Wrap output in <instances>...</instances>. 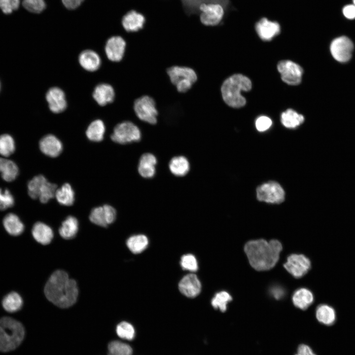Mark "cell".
Listing matches in <instances>:
<instances>
[{
    "mask_svg": "<svg viewBox=\"0 0 355 355\" xmlns=\"http://www.w3.org/2000/svg\"><path fill=\"white\" fill-rule=\"evenodd\" d=\"M354 5H355V0H353Z\"/></svg>",
    "mask_w": 355,
    "mask_h": 355,
    "instance_id": "cell-49",
    "label": "cell"
},
{
    "mask_svg": "<svg viewBox=\"0 0 355 355\" xmlns=\"http://www.w3.org/2000/svg\"><path fill=\"white\" fill-rule=\"evenodd\" d=\"M353 49L352 41L345 36L334 39L330 45V51L332 56L340 62L348 61L352 57Z\"/></svg>",
    "mask_w": 355,
    "mask_h": 355,
    "instance_id": "cell-13",
    "label": "cell"
},
{
    "mask_svg": "<svg viewBox=\"0 0 355 355\" xmlns=\"http://www.w3.org/2000/svg\"><path fill=\"white\" fill-rule=\"evenodd\" d=\"M28 193L33 199H38L42 203H46L55 197L57 186L51 183L42 175L33 178L28 184Z\"/></svg>",
    "mask_w": 355,
    "mask_h": 355,
    "instance_id": "cell-8",
    "label": "cell"
},
{
    "mask_svg": "<svg viewBox=\"0 0 355 355\" xmlns=\"http://www.w3.org/2000/svg\"><path fill=\"white\" fill-rule=\"evenodd\" d=\"M232 300V297L228 292L222 291L215 294L211 301V304L214 308L224 312L226 311L227 304Z\"/></svg>",
    "mask_w": 355,
    "mask_h": 355,
    "instance_id": "cell-37",
    "label": "cell"
},
{
    "mask_svg": "<svg viewBox=\"0 0 355 355\" xmlns=\"http://www.w3.org/2000/svg\"><path fill=\"white\" fill-rule=\"evenodd\" d=\"M148 244L147 238L142 234L132 236L126 242L127 247L134 253H139L143 251L146 248Z\"/></svg>",
    "mask_w": 355,
    "mask_h": 355,
    "instance_id": "cell-35",
    "label": "cell"
},
{
    "mask_svg": "<svg viewBox=\"0 0 355 355\" xmlns=\"http://www.w3.org/2000/svg\"><path fill=\"white\" fill-rule=\"evenodd\" d=\"M55 197L59 204L67 206H71L74 201V192L71 185L66 183L57 189Z\"/></svg>",
    "mask_w": 355,
    "mask_h": 355,
    "instance_id": "cell-32",
    "label": "cell"
},
{
    "mask_svg": "<svg viewBox=\"0 0 355 355\" xmlns=\"http://www.w3.org/2000/svg\"><path fill=\"white\" fill-rule=\"evenodd\" d=\"M316 316L320 322L326 325L333 324L336 320L334 309L326 304H321L318 306L316 311Z\"/></svg>",
    "mask_w": 355,
    "mask_h": 355,
    "instance_id": "cell-31",
    "label": "cell"
},
{
    "mask_svg": "<svg viewBox=\"0 0 355 355\" xmlns=\"http://www.w3.org/2000/svg\"><path fill=\"white\" fill-rule=\"evenodd\" d=\"M13 197L7 189L0 188V210H4L13 206Z\"/></svg>",
    "mask_w": 355,
    "mask_h": 355,
    "instance_id": "cell-42",
    "label": "cell"
},
{
    "mask_svg": "<svg viewBox=\"0 0 355 355\" xmlns=\"http://www.w3.org/2000/svg\"><path fill=\"white\" fill-rule=\"evenodd\" d=\"M292 300L296 307L305 310L313 303L314 295L308 289L300 288L293 293Z\"/></svg>",
    "mask_w": 355,
    "mask_h": 355,
    "instance_id": "cell-25",
    "label": "cell"
},
{
    "mask_svg": "<svg viewBox=\"0 0 355 355\" xmlns=\"http://www.w3.org/2000/svg\"><path fill=\"white\" fill-rule=\"evenodd\" d=\"M145 21L143 15L135 10H131L123 17L122 25L127 32H137L143 28Z\"/></svg>",
    "mask_w": 355,
    "mask_h": 355,
    "instance_id": "cell-20",
    "label": "cell"
},
{
    "mask_svg": "<svg viewBox=\"0 0 355 355\" xmlns=\"http://www.w3.org/2000/svg\"><path fill=\"white\" fill-rule=\"evenodd\" d=\"M64 6L69 9H74L78 7L83 0H62Z\"/></svg>",
    "mask_w": 355,
    "mask_h": 355,
    "instance_id": "cell-47",
    "label": "cell"
},
{
    "mask_svg": "<svg viewBox=\"0 0 355 355\" xmlns=\"http://www.w3.org/2000/svg\"><path fill=\"white\" fill-rule=\"evenodd\" d=\"M281 122L288 128H294L301 124L304 121L302 114H298L292 109H288L281 114Z\"/></svg>",
    "mask_w": 355,
    "mask_h": 355,
    "instance_id": "cell-34",
    "label": "cell"
},
{
    "mask_svg": "<svg viewBox=\"0 0 355 355\" xmlns=\"http://www.w3.org/2000/svg\"><path fill=\"white\" fill-rule=\"evenodd\" d=\"M255 29L259 37L264 41H270L281 33V26L276 21L266 17L260 18L255 24Z\"/></svg>",
    "mask_w": 355,
    "mask_h": 355,
    "instance_id": "cell-16",
    "label": "cell"
},
{
    "mask_svg": "<svg viewBox=\"0 0 355 355\" xmlns=\"http://www.w3.org/2000/svg\"><path fill=\"white\" fill-rule=\"evenodd\" d=\"M141 138L140 128L136 124L129 120L117 124L111 135V139L113 142L122 144L137 142Z\"/></svg>",
    "mask_w": 355,
    "mask_h": 355,
    "instance_id": "cell-9",
    "label": "cell"
},
{
    "mask_svg": "<svg viewBox=\"0 0 355 355\" xmlns=\"http://www.w3.org/2000/svg\"><path fill=\"white\" fill-rule=\"evenodd\" d=\"M20 0H0V9L6 15L17 10L20 6Z\"/></svg>",
    "mask_w": 355,
    "mask_h": 355,
    "instance_id": "cell-43",
    "label": "cell"
},
{
    "mask_svg": "<svg viewBox=\"0 0 355 355\" xmlns=\"http://www.w3.org/2000/svg\"><path fill=\"white\" fill-rule=\"evenodd\" d=\"M46 298L56 306L67 308L76 302L78 290L76 282L64 271L58 270L50 276L45 287Z\"/></svg>",
    "mask_w": 355,
    "mask_h": 355,
    "instance_id": "cell-1",
    "label": "cell"
},
{
    "mask_svg": "<svg viewBox=\"0 0 355 355\" xmlns=\"http://www.w3.org/2000/svg\"><path fill=\"white\" fill-rule=\"evenodd\" d=\"M251 88V82L247 76L241 74L232 75L221 83L220 88L223 102L233 108H240L246 103L242 91H248Z\"/></svg>",
    "mask_w": 355,
    "mask_h": 355,
    "instance_id": "cell-4",
    "label": "cell"
},
{
    "mask_svg": "<svg viewBox=\"0 0 355 355\" xmlns=\"http://www.w3.org/2000/svg\"><path fill=\"white\" fill-rule=\"evenodd\" d=\"M285 269L296 278L304 276L311 268L310 259L303 254H291L284 264Z\"/></svg>",
    "mask_w": 355,
    "mask_h": 355,
    "instance_id": "cell-12",
    "label": "cell"
},
{
    "mask_svg": "<svg viewBox=\"0 0 355 355\" xmlns=\"http://www.w3.org/2000/svg\"><path fill=\"white\" fill-rule=\"evenodd\" d=\"M15 150V143L13 138L8 134L0 136V154L7 157Z\"/></svg>",
    "mask_w": 355,
    "mask_h": 355,
    "instance_id": "cell-38",
    "label": "cell"
},
{
    "mask_svg": "<svg viewBox=\"0 0 355 355\" xmlns=\"http://www.w3.org/2000/svg\"><path fill=\"white\" fill-rule=\"evenodd\" d=\"M105 130V125L103 121L96 119L91 122L88 126L86 131V135L91 141L101 142L104 138Z\"/></svg>",
    "mask_w": 355,
    "mask_h": 355,
    "instance_id": "cell-30",
    "label": "cell"
},
{
    "mask_svg": "<svg viewBox=\"0 0 355 355\" xmlns=\"http://www.w3.org/2000/svg\"><path fill=\"white\" fill-rule=\"evenodd\" d=\"M270 292L272 295L277 300L281 299L284 295V289L280 286L273 287L270 290Z\"/></svg>",
    "mask_w": 355,
    "mask_h": 355,
    "instance_id": "cell-48",
    "label": "cell"
},
{
    "mask_svg": "<svg viewBox=\"0 0 355 355\" xmlns=\"http://www.w3.org/2000/svg\"><path fill=\"white\" fill-rule=\"evenodd\" d=\"M22 5L28 11L39 13L45 8L44 0H23Z\"/></svg>",
    "mask_w": 355,
    "mask_h": 355,
    "instance_id": "cell-40",
    "label": "cell"
},
{
    "mask_svg": "<svg viewBox=\"0 0 355 355\" xmlns=\"http://www.w3.org/2000/svg\"><path fill=\"white\" fill-rule=\"evenodd\" d=\"M282 249L281 243L277 240L269 242L264 239L249 241L244 247L249 264L257 271L273 268L279 260Z\"/></svg>",
    "mask_w": 355,
    "mask_h": 355,
    "instance_id": "cell-3",
    "label": "cell"
},
{
    "mask_svg": "<svg viewBox=\"0 0 355 355\" xmlns=\"http://www.w3.org/2000/svg\"><path fill=\"white\" fill-rule=\"evenodd\" d=\"M171 83L179 93L188 92L198 80L195 71L189 67L175 65L166 70Z\"/></svg>",
    "mask_w": 355,
    "mask_h": 355,
    "instance_id": "cell-6",
    "label": "cell"
},
{
    "mask_svg": "<svg viewBox=\"0 0 355 355\" xmlns=\"http://www.w3.org/2000/svg\"><path fill=\"white\" fill-rule=\"evenodd\" d=\"M181 267L191 272H196L198 269V263L195 257L191 254L183 255L181 258Z\"/></svg>",
    "mask_w": 355,
    "mask_h": 355,
    "instance_id": "cell-41",
    "label": "cell"
},
{
    "mask_svg": "<svg viewBox=\"0 0 355 355\" xmlns=\"http://www.w3.org/2000/svg\"><path fill=\"white\" fill-rule=\"evenodd\" d=\"M133 109L141 121L151 125L157 124L159 112L156 101L152 97L144 95L137 98L134 101Z\"/></svg>",
    "mask_w": 355,
    "mask_h": 355,
    "instance_id": "cell-7",
    "label": "cell"
},
{
    "mask_svg": "<svg viewBox=\"0 0 355 355\" xmlns=\"http://www.w3.org/2000/svg\"><path fill=\"white\" fill-rule=\"evenodd\" d=\"M24 336V327L19 321L8 317L0 319V351L14 350L21 343Z\"/></svg>",
    "mask_w": 355,
    "mask_h": 355,
    "instance_id": "cell-5",
    "label": "cell"
},
{
    "mask_svg": "<svg viewBox=\"0 0 355 355\" xmlns=\"http://www.w3.org/2000/svg\"><path fill=\"white\" fill-rule=\"evenodd\" d=\"M39 148L42 152L46 155L56 157L62 152L63 144L55 136L49 134L40 140Z\"/></svg>",
    "mask_w": 355,
    "mask_h": 355,
    "instance_id": "cell-19",
    "label": "cell"
},
{
    "mask_svg": "<svg viewBox=\"0 0 355 355\" xmlns=\"http://www.w3.org/2000/svg\"><path fill=\"white\" fill-rule=\"evenodd\" d=\"M0 175L5 181L14 180L18 175V168L11 160L0 157Z\"/></svg>",
    "mask_w": 355,
    "mask_h": 355,
    "instance_id": "cell-26",
    "label": "cell"
},
{
    "mask_svg": "<svg viewBox=\"0 0 355 355\" xmlns=\"http://www.w3.org/2000/svg\"><path fill=\"white\" fill-rule=\"evenodd\" d=\"M126 42L118 36H113L107 40L105 51L107 58L112 61L118 62L123 58L126 52Z\"/></svg>",
    "mask_w": 355,
    "mask_h": 355,
    "instance_id": "cell-15",
    "label": "cell"
},
{
    "mask_svg": "<svg viewBox=\"0 0 355 355\" xmlns=\"http://www.w3.org/2000/svg\"><path fill=\"white\" fill-rule=\"evenodd\" d=\"M178 288L184 295L193 298L197 296L201 290V284L197 276L189 274L184 276L178 284Z\"/></svg>",
    "mask_w": 355,
    "mask_h": 355,
    "instance_id": "cell-18",
    "label": "cell"
},
{
    "mask_svg": "<svg viewBox=\"0 0 355 355\" xmlns=\"http://www.w3.org/2000/svg\"><path fill=\"white\" fill-rule=\"evenodd\" d=\"M272 121L268 117L261 116L255 121V126L259 132H264L268 130L272 125Z\"/></svg>",
    "mask_w": 355,
    "mask_h": 355,
    "instance_id": "cell-44",
    "label": "cell"
},
{
    "mask_svg": "<svg viewBox=\"0 0 355 355\" xmlns=\"http://www.w3.org/2000/svg\"><path fill=\"white\" fill-rule=\"evenodd\" d=\"M78 230V222L77 219L72 216H69L64 220L59 228L60 236L65 239H71L75 237Z\"/></svg>",
    "mask_w": 355,
    "mask_h": 355,
    "instance_id": "cell-29",
    "label": "cell"
},
{
    "mask_svg": "<svg viewBox=\"0 0 355 355\" xmlns=\"http://www.w3.org/2000/svg\"><path fill=\"white\" fill-rule=\"evenodd\" d=\"M45 99L50 110L53 113L62 112L67 107V103L65 94L59 87L50 88L46 92Z\"/></svg>",
    "mask_w": 355,
    "mask_h": 355,
    "instance_id": "cell-17",
    "label": "cell"
},
{
    "mask_svg": "<svg viewBox=\"0 0 355 355\" xmlns=\"http://www.w3.org/2000/svg\"><path fill=\"white\" fill-rule=\"evenodd\" d=\"M21 296L16 292H11L5 295L2 299V305L8 312L13 313L19 311L23 306Z\"/></svg>",
    "mask_w": 355,
    "mask_h": 355,
    "instance_id": "cell-33",
    "label": "cell"
},
{
    "mask_svg": "<svg viewBox=\"0 0 355 355\" xmlns=\"http://www.w3.org/2000/svg\"><path fill=\"white\" fill-rule=\"evenodd\" d=\"M297 351V354L300 355H317L309 346L304 344L298 346Z\"/></svg>",
    "mask_w": 355,
    "mask_h": 355,
    "instance_id": "cell-46",
    "label": "cell"
},
{
    "mask_svg": "<svg viewBox=\"0 0 355 355\" xmlns=\"http://www.w3.org/2000/svg\"><path fill=\"white\" fill-rule=\"evenodd\" d=\"M185 13L199 15L200 21L206 26L222 23L231 8L230 0H180Z\"/></svg>",
    "mask_w": 355,
    "mask_h": 355,
    "instance_id": "cell-2",
    "label": "cell"
},
{
    "mask_svg": "<svg viewBox=\"0 0 355 355\" xmlns=\"http://www.w3.org/2000/svg\"><path fill=\"white\" fill-rule=\"evenodd\" d=\"M3 226L11 235L18 236L24 231V226L19 218L14 213H9L4 218Z\"/></svg>",
    "mask_w": 355,
    "mask_h": 355,
    "instance_id": "cell-28",
    "label": "cell"
},
{
    "mask_svg": "<svg viewBox=\"0 0 355 355\" xmlns=\"http://www.w3.org/2000/svg\"><path fill=\"white\" fill-rule=\"evenodd\" d=\"M116 332L121 338L132 340L135 336V330L133 326L126 321L119 323L116 326Z\"/></svg>",
    "mask_w": 355,
    "mask_h": 355,
    "instance_id": "cell-39",
    "label": "cell"
},
{
    "mask_svg": "<svg viewBox=\"0 0 355 355\" xmlns=\"http://www.w3.org/2000/svg\"><path fill=\"white\" fill-rule=\"evenodd\" d=\"M92 96L98 105L104 106L113 101L115 92L110 84L100 83L94 88Z\"/></svg>",
    "mask_w": 355,
    "mask_h": 355,
    "instance_id": "cell-21",
    "label": "cell"
},
{
    "mask_svg": "<svg viewBox=\"0 0 355 355\" xmlns=\"http://www.w3.org/2000/svg\"><path fill=\"white\" fill-rule=\"evenodd\" d=\"M343 13L344 16L349 19H354L355 18V5L349 4L345 6L343 9Z\"/></svg>",
    "mask_w": 355,
    "mask_h": 355,
    "instance_id": "cell-45",
    "label": "cell"
},
{
    "mask_svg": "<svg viewBox=\"0 0 355 355\" xmlns=\"http://www.w3.org/2000/svg\"><path fill=\"white\" fill-rule=\"evenodd\" d=\"M107 355H132L131 347L119 341H113L108 345Z\"/></svg>",
    "mask_w": 355,
    "mask_h": 355,
    "instance_id": "cell-36",
    "label": "cell"
},
{
    "mask_svg": "<svg viewBox=\"0 0 355 355\" xmlns=\"http://www.w3.org/2000/svg\"><path fill=\"white\" fill-rule=\"evenodd\" d=\"M32 235L36 241L44 245L49 244L53 238L52 229L40 222L36 223L33 226Z\"/></svg>",
    "mask_w": 355,
    "mask_h": 355,
    "instance_id": "cell-24",
    "label": "cell"
},
{
    "mask_svg": "<svg viewBox=\"0 0 355 355\" xmlns=\"http://www.w3.org/2000/svg\"><path fill=\"white\" fill-rule=\"evenodd\" d=\"M116 216L114 208L109 205H105L93 209L89 215L90 221L95 224L106 227L114 222Z\"/></svg>",
    "mask_w": 355,
    "mask_h": 355,
    "instance_id": "cell-14",
    "label": "cell"
},
{
    "mask_svg": "<svg viewBox=\"0 0 355 355\" xmlns=\"http://www.w3.org/2000/svg\"><path fill=\"white\" fill-rule=\"evenodd\" d=\"M256 196L260 201L280 204L284 199V192L278 183L271 181L257 188Z\"/></svg>",
    "mask_w": 355,
    "mask_h": 355,
    "instance_id": "cell-10",
    "label": "cell"
},
{
    "mask_svg": "<svg viewBox=\"0 0 355 355\" xmlns=\"http://www.w3.org/2000/svg\"><path fill=\"white\" fill-rule=\"evenodd\" d=\"M156 157L150 153H144L141 157L138 165V172L144 178H152L155 174Z\"/></svg>",
    "mask_w": 355,
    "mask_h": 355,
    "instance_id": "cell-23",
    "label": "cell"
},
{
    "mask_svg": "<svg viewBox=\"0 0 355 355\" xmlns=\"http://www.w3.org/2000/svg\"><path fill=\"white\" fill-rule=\"evenodd\" d=\"M169 167L171 172L177 177L185 176L190 169L188 160L183 156L173 157L170 161Z\"/></svg>",
    "mask_w": 355,
    "mask_h": 355,
    "instance_id": "cell-27",
    "label": "cell"
},
{
    "mask_svg": "<svg viewBox=\"0 0 355 355\" xmlns=\"http://www.w3.org/2000/svg\"><path fill=\"white\" fill-rule=\"evenodd\" d=\"M295 355H299V354H298L297 353V354H295Z\"/></svg>",
    "mask_w": 355,
    "mask_h": 355,
    "instance_id": "cell-50",
    "label": "cell"
},
{
    "mask_svg": "<svg viewBox=\"0 0 355 355\" xmlns=\"http://www.w3.org/2000/svg\"><path fill=\"white\" fill-rule=\"evenodd\" d=\"M78 61L80 65L89 71H97L101 64L99 55L95 51L90 49L85 50L80 53Z\"/></svg>",
    "mask_w": 355,
    "mask_h": 355,
    "instance_id": "cell-22",
    "label": "cell"
},
{
    "mask_svg": "<svg viewBox=\"0 0 355 355\" xmlns=\"http://www.w3.org/2000/svg\"><path fill=\"white\" fill-rule=\"evenodd\" d=\"M277 69L285 83L291 85L300 83L303 70L299 65L291 61L283 60L278 63Z\"/></svg>",
    "mask_w": 355,
    "mask_h": 355,
    "instance_id": "cell-11",
    "label": "cell"
},
{
    "mask_svg": "<svg viewBox=\"0 0 355 355\" xmlns=\"http://www.w3.org/2000/svg\"></svg>",
    "mask_w": 355,
    "mask_h": 355,
    "instance_id": "cell-51",
    "label": "cell"
}]
</instances>
